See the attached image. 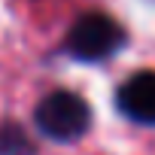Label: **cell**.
<instances>
[{
    "mask_svg": "<svg viewBox=\"0 0 155 155\" xmlns=\"http://www.w3.org/2000/svg\"><path fill=\"white\" fill-rule=\"evenodd\" d=\"M116 107L137 125H155V70H140L119 85Z\"/></svg>",
    "mask_w": 155,
    "mask_h": 155,
    "instance_id": "obj_3",
    "label": "cell"
},
{
    "mask_svg": "<svg viewBox=\"0 0 155 155\" xmlns=\"http://www.w3.org/2000/svg\"><path fill=\"white\" fill-rule=\"evenodd\" d=\"M31 140L25 137L21 128L15 125H3L0 128V155H31Z\"/></svg>",
    "mask_w": 155,
    "mask_h": 155,
    "instance_id": "obj_4",
    "label": "cell"
},
{
    "mask_svg": "<svg viewBox=\"0 0 155 155\" xmlns=\"http://www.w3.org/2000/svg\"><path fill=\"white\" fill-rule=\"evenodd\" d=\"M125 46V31L107 12H85L67 31L64 49L76 61H104Z\"/></svg>",
    "mask_w": 155,
    "mask_h": 155,
    "instance_id": "obj_2",
    "label": "cell"
},
{
    "mask_svg": "<svg viewBox=\"0 0 155 155\" xmlns=\"http://www.w3.org/2000/svg\"><path fill=\"white\" fill-rule=\"evenodd\" d=\"M34 119H37V128L43 131V137H49L55 143H73V140L85 137V131L91 128V107L85 104L82 94L58 88L37 104Z\"/></svg>",
    "mask_w": 155,
    "mask_h": 155,
    "instance_id": "obj_1",
    "label": "cell"
}]
</instances>
